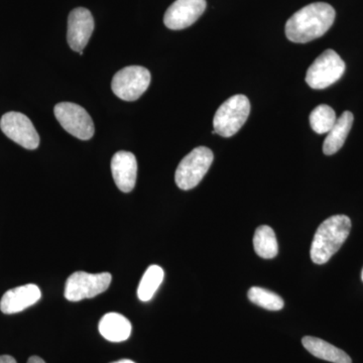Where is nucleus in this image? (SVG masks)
Segmentation results:
<instances>
[{"mask_svg": "<svg viewBox=\"0 0 363 363\" xmlns=\"http://www.w3.org/2000/svg\"><path fill=\"white\" fill-rule=\"evenodd\" d=\"M330 4L316 2L303 7L286 23V35L291 42L305 44L328 32L335 21Z\"/></svg>", "mask_w": 363, "mask_h": 363, "instance_id": "1", "label": "nucleus"}, {"mask_svg": "<svg viewBox=\"0 0 363 363\" xmlns=\"http://www.w3.org/2000/svg\"><path fill=\"white\" fill-rule=\"evenodd\" d=\"M351 220L345 215L329 217L318 227L311 245L312 262L324 264L340 250L350 236Z\"/></svg>", "mask_w": 363, "mask_h": 363, "instance_id": "2", "label": "nucleus"}, {"mask_svg": "<svg viewBox=\"0 0 363 363\" xmlns=\"http://www.w3.org/2000/svg\"><path fill=\"white\" fill-rule=\"evenodd\" d=\"M250 113V102L245 95L238 94L227 99L217 109L213 128L217 135L231 138L240 131Z\"/></svg>", "mask_w": 363, "mask_h": 363, "instance_id": "3", "label": "nucleus"}, {"mask_svg": "<svg viewBox=\"0 0 363 363\" xmlns=\"http://www.w3.org/2000/svg\"><path fill=\"white\" fill-rule=\"evenodd\" d=\"M213 152L206 147H198L182 160L176 169L175 181L182 190L198 186L213 162Z\"/></svg>", "mask_w": 363, "mask_h": 363, "instance_id": "4", "label": "nucleus"}, {"mask_svg": "<svg viewBox=\"0 0 363 363\" xmlns=\"http://www.w3.org/2000/svg\"><path fill=\"white\" fill-rule=\"evenodd\" d=\"M345 69V63L337 52L326 50L308 69L306 82L313 89H325L337 82Z\"/></svg>", "mask_w": 363, "mask_h": 363, "instance_id": "5", "label": "nucleus"}, {"mask_svg": "<svg viewBox=\"0 0 363 363\" xmlns=\"http://www.w3.org/2000/svg\"><path fill=\"white\" fill-rule=\"evenodd\" d=\"M111 281L112 277L109 272H101V274L74 272L67 279L65 298L70 302H79L84 298L96 297L109 288Z\"/></svg>", "mask_w": 363, "mask_h": 363, "instance_id": "6", "label": "nucleus"}, {"mask_svg": "<svg viewBox=\"0 0 363 363\" xmlns=\"http://www.w3.org/2000/svg\"><path fill=\"white\" fill-rule=\"evenodd\" d=\"M150 79V71L145 67H125L112 79V91L124 101H135L149 88Z\"/></svg>", "mask_w": 363, "mask_h": 363, "instance_id": "7", "label": "nucleus"}, {"mask_svg": "<svg viewBox=\"0 0 363 363\" xmlns=\"http://www.w3.org/2000/svg\"><path fill=\"white\" fill-rule=\"evenodd\" d=\"M54 113L62 128L79 140H90L94 135L92 118L80 105L61 102L55 106Z\"/></svg>", "mask_w": 363, "mask_h": 363, "instance_id": "8", "label": "nucleus"}, {"mask_svg": "<svg viewBox=\"0 0 363 363\" xmlns=\"http://www.w3.org/2000/svg\"><path fill=\"white\" fill-rule=\"evenodd\" d=\"M2 133L26 150H35L40 145V135L28 116L21 112H7L1 117Z\"/></svg>", "mask_w": 363, "mask_h": 363, "instance_id": "9", "label": "nucleus"}, {"mask_svg": "<svg viewBox=\"0 0 363 363\" xmlns=\"http://www.w3.org/2000/svg\"><path fill=\"white\" fill-rule=\"evenodd\" d=\"M206 6V0H176L164 13V26L173 30L189 28L199 20Z\"/></svg>", "mask_w": 363, "mask_h": 363, "instance_id": "10", "label": "nucleus"}, {"mask_svg": "<svg viewBox=\"0 0 363 363\" xmlns=\"http://www.w3.org/2000/svg\"><path fill=\"white\" fill-rule=\"evenodd\" d=\"M94 30V18L88 9L77 7L69 14L67 40L73 51L81 52L85 49Z\"/></svg>", "mask_w": 363, "mask_h": 363, "instance_id": "11", "label": "nucleus"}, {"mask_svg": "<svg viewBox=\"0 0 363 363\" xmlns=\"http://www.w3.org/2000/svg\"><path fill=\"white\" fill-rule=\"evenodd\" d=\"M111 173L117 188L130 193L135 188L138 176V162L133 152H117L111 160Z\"/></svg>", "mask_w": 363, "mask_h": 363, "instance_id": "12", "label": "nucleus"}, {"mask_svg": "<svg viewBox=\"0 0 363 363\" xmlns=\"http://www.w3.org/2000/svg\"><path fill=\"white\" fill-rule=\"evenodd\" d=\"M40 297L42 293L37 285L18 286L4 294L0 301V310L4 314H16L39 302Z\"/></svg>", "mask_w": 363, "mask_h": 363, "instance_id": "13", "label": "nucleus"}, {"mask_svg": "<svg viewBox=\"0 0 363 363\" xmlns=\"http://www.w3.org/2000/svg\"><path fill=\"white\" fill-rule=\"evenodd\" d=\"M100 334L111 342H123L130 338L131 324L130 320L118 313H107L99 322Z\"/></svg>", "mask_w": 363, "mask_h": 363, "instance_id": "14", "label": "nucleus"}, {"mask_svg": "<svg viewBox=\"0 0 363 363\" xmlns=\"http://www.w3.org/2000/svg\"><path fill=\"white\" fill-rule=\"evenodd\" d=\"M354 116L350 111H344L329 131L323 143V152L326 156L336 154L343 147L352 128Z\"/></svg>", "mask_w": 363, "mask_h": 363, "instance_id": "15", "label": "nucleus"}, {"mask_svg": "<svg viewBox=\"0 0 363 363\" xmlns=\"http://www.w3.org/2000/svg\"><path fill=\"white\" fill-rule=\"evenodd\" d=\"M302 343L306 350L320 359L333 363H352L347 353L322 339L306 336L302 339Z\"/></svg>", "mask_w": 363, "mask_h": 363, "instance_id": "16", "label": "nucleus"}, {"mask_svg": "<svg viewBox=\"0 0 363 363\" xmlns=\"http://www.w3.org/2000/svg\"><path fill=\"white\" fill-rule=\"evenodd\" d=\"M253 247L257 255L262 259H274L278 255V240L272 227L262 225L255 230Z\"/></svg>", "mask_w": 363, "mask_h": 363, "instance_id": "17", "label": "nucleus"}, {"mask_svg": "<svg viewBox=\"0 0 363 363\" xmlns=\"http://www.w3.org/2000/svg\"><path fill=\"white\" fill-rule=\"evenodd\" d=\"M164 269L161 267L156 266V264L149 267V269L143 274L142 281L138 286V298L143 302H147L154 297L157 289L164 281Z\"/></svg>", "mask_w": 363, "mask_h": 363, "instance_id": "18", "label": "nucleus"}, {"mask_svg": "<svg viewBox=\"0 0 363 363\" xmlns=\"http://www.w3.org/2000/svg\"><path fill=\"white\" fill-rule=\"evenodd\" d=\"M309 119L312 130L318 135H324L331 130L337 121V117L332 107L321 104L311 112Z\"/></svg>", "mask_w": 363, "mask_h": 363, "instance_id": "19", "label": "nucleus"}, {"mask_svg": "<svg viewBox=\"0 0 363 363\" xmlns=\"http://www.w3.org/2000/svg\"><path fill=\"white\" fill-rule=\"evenodd\" d=\"M248 298L253 304L259 306L264 309L269 310V311H279L283 309L284 303L283 298L277 295L276 293H272L271 291L266 290V289L259 288V286H252L248 291Z\"/></svg>", "mask_w": 363, "mask_h": 363, "instance_id": "20", "label": "nucleus"}, {"mask_svg": "<svg viewBox=\"0 0 363 363\" xmlns=\"http://www.w3.org/2000/svg\"><path fill=\"white\" fill-rule=\"evenodd\" d=\"M0 363H16V360L13 357H9V355H1Z\"/></svg>", "mask_w": 363, "mask_h": 363, "instance_id": "21", "label": "nucleus"}, {"mask_svg": "<svg viewBox=\"0 0 363 363\" xmlns=\"http://www.w3.org/2000/svg\"><path fill=\"white\" fill-rule=\"evenodd\" d=\"M28 363H45L44 359L39 357H32L28 358Z\"/></svg>", "mask_w": 363, "mask_h": 363, "instance_id": "22", "label": "nucleus"}, {"mask_svg": "<svg viewBox=\"0 0 363 363\" xmlns=\"http://www.w3.org/2000/svg\"><path fill=\"white\" fill-rule=\"evenodd\" d=\"M111 363H135V362H133V360L130 359H121L118 360V362H114Z\"/></svg>", "mask_w": 363, "mask_h": 363, "instance_id": "23", "label": "nucleus"}, {"mask_svg": "<svg viewBox=\"0 0 363 363\" xmlns=\"http://www.w3.org/2000/svg\"><path fill=\"white\" fill-rule=\"evenodd\" d=\"M362 279L363 281V269H362Z\"/></svg>", "mask_w": 363, "mask_h": 363, "instance_id": "24", "label": "nucleus"}]
</instances>
